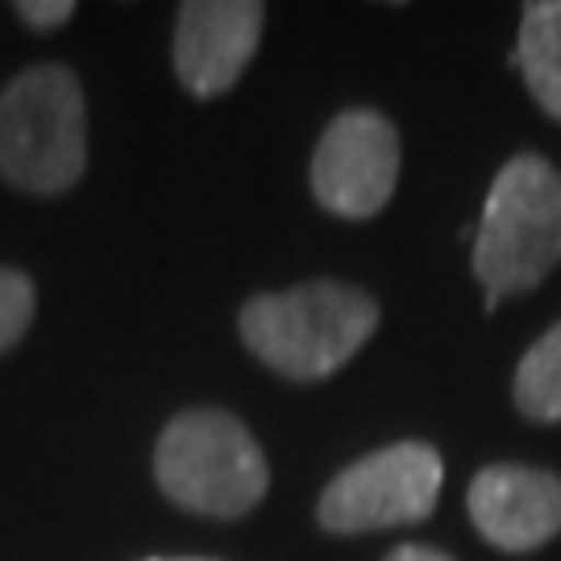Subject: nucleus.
I'll return each mask as SVG.
<instances>
[{
	"label": "nucleus",
	"instance_id": "1",
	"mask_svg": "<svg viewBox=\"0 0 561 561\" xmlns=\"http://www.w3.org/2000/svg\"><path fill=\"white\" fill-rule=\"evenodd\" d=\"M238 329L254 358L275 375L317 382L341 370L379 329V304L350 283H304L275 296H254Z\"/></svg>",
	"mask_w": 561,
	"mask_h": 561
},
{
	"label": "nucleus",
	"instance_id": "2",
	"mask_svg": "<svg viewBox=\"0 0 561 561\" xmlns=\"http://www.w3.org/2000/svg\"><path fill=\"white\" fill-rule=\"evenodd\" d=\"M474 275L486 308L533 291L561 262V175L541 154H516L503 167L474 229Z\"/></svg>",
	"mask_w": 561,
	"mask_h": 561
},
{
	"label": "nucleus",
	"instance_id": "3",
	"mask_svg": "<svg viewBox=\"0 0 561 561\" xmlns=\"http://www.w3.org/2000/svg\"><path fill=\"white\" fill-rule=\"evenodd\" d=\"M88 162V117L80 80L42 62L21 71L0 92V180L55 196L83 175Z\"/></svg>",
	"mask_w": 561,
	"mask_h": 561
},
{
	"label": "nucleus",
	"instance_id": "4",
	"mask_svg": "<svg viewBox=\"0 0 561 561\" xmlns=\"http://www.w3.org/2000/svg\"><path fill=\"white\" fill-rule=\"evenodd\" d=\"M162 495L201 516H245L266 495V458L229 412H183L154 449Z\"/></svg>",
	"mask_w": 561,
	"mask_h": 561
},
{
	"label": "nucleus",
	"instance_id": "5",
	"mask_svg": "<svg viewBox=\"0 0 561 561\" xmlns=\"http://www.w3.org/2000/svg\"><path fill=\"white\" fill-rule=\"evenodd\" d=\"M442 454L424 442L375 449L345 466L321 495V524L329 533H379L396 524L424 520L442 495Z\"/></svg>",
	"mask_w": 561,
	"mask_h": 561
},
{
	"label": "nucleus",
	"instance_id": "6",
	"mask_svg": "<svg viewBox=\"0 0 561 561\" xmlns=\"http://www.w3.org/2000/svg\"><path fill=\"white\" fill-rule=\"evenodd\" d=\"M400 180V134L396 125L370 113L350 108L324 129L312 159V192L317 201L350 221L375 217L391 201Z\"/></svg>",
	"mask_w": 561,
	"mask_h": 561
},
{
	"label": "nucleus",
	"instance_id": "7",
	"mask_svg": "<svg viewBox=\"0 0 561 561\" xmlns=\"http://www.w3.org/2000/svg\"><path fill=\"white\" fill-rule=\"evenodd\" d=\"M266 9L254 0H192L180 9L175 71L192 96L229 92L254 59Z\"/></svg>",
	"mask_w": 561,
	"mask_h": 561
},
{
	"label": "nucleus",
	"instance_id": "8",
	"mask_svg": "<svg viewBox=\"0 0 561 561\" xmlns=\"http://www.w3.org/2000/svg\"><path fill=\"white\" fill-rule=\"evenodd\" d=\"M466 507L495 549L528 553L561 533V479L533 466H486L470 482Z\"/></svg>",
	"mask_w": 561,
	"mask_h": 561
},
{
	"label": "nucleus",
	"instance_id": "9",
	"mask_svg": "<svg viewBox=\"0 0 561 561\" xmlns=\"http://www.w3.org/2000/svg\"><path fill=\"white\" fill-rule=\"evenodd\" d=\"M512 62L520 67L533 101L561 121V0H533L524 9Z\"/></svg>",
	"mask_w": 561,
	"mask_h": 561
},
{
	"label": "nucleus",
	"instance_id": "10",
	"mask_svg": "<svg viewBox=\"0 0 561 561\" xmlns=\"http://www.w3.org/2000/svg\"><path fill=\"white\" fill-rule=\"evenodd\" d=\"M512 396L524 416L541 424L561 421V321L541 341H533V350L520 358Z\"/></svg>",
	"mask_w": 561,
	"mask_h": 561
},
{
	"label": "nucleus",
	"instance_id": "11",
	"mask_svg": "<svg viewBox=\"0 0 561 561\" xmlns=\"http://www.w3.org/2000/svg\"><path fill=\"white\" fill-rule=\"evenodd\" d=\"M34 321V283L21 271L0 266V354L13 350Z\"/></svg>",
	"mask_w": 561,
	"mask_h": 561
},
{
	"label": "nucleus",
	"instance_id": "12",
	"mask_svg": "<svg viewBox=\"0 0 561 561\" xmlns=\"http://www.w3.org/2000/svg\"><path fill=\"white\" fill-rule=\"evenodd\" d=\"M71 0H21L18 13L25 18V25H34V30H55L62 21L71 18Z\"/></svg>",
	"mask_w": 561,
	"mask_h": 561
},
{
	"label": "nucleus",
	"instance_id": "13",
	"mask_svg": "<svg viewBox=\"0 0 561 561\" xmlns=\"http://www.w3.org/2000/svg\"><path fill=\"white\" fill-rule=\"evenodd\" d=\"M387 561H454V558L442 553V549H433V545H403Z\"/></svg>",
	"mask_w": 561,
	"mask_h": 561
},
{
	"label": "nucleus",
	"instance_id": "14",
	"mask_svg": "<svg viewBox=\"0 0 561 561\" xmlns=\"http://www.w3.org/2000/svg\"><path fill=\"white\" fill-rule=\"evenodd\" d=\"M146 561H208V558H146Z\"/></svg>",
	"mask_w": 561,
	"mask_h": 561
}]
</instances>
